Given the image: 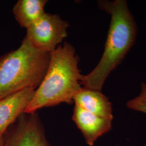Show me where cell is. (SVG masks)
<instances>
[{
	"label": "cell",
	"instance_id": "cell-1",
	"mask_svg": "<svg viewBox=\"0 0 146 146\" xmlns=\"http://www.w3.org/2000/svg\"><path fill=\"white\" fill-rule=\"evenodd\" d=\"M99 7L110 16L104 52L99 62L88 74L83 75L84 88L101 91L110 74L123 60L135 41L137 27L125 0L100 1Z\"/></svg>",
	"mask_w": 146,
	"mask_h": 146
},
{
	"label": "cell",
	"instance_id": "cell-2",
	"mask_svg": "<svg viewBox=\"0 0 146 146\" xmlns=\"http://www.w3.org/2000/svg\"><path fill=\"white\" fill-rule=\"evenodd\" d=\"M78 62L74 47L67 42L50 52L46 74L24 113L33 114L42 108L73 102L82 88L83 75Z\"/></svg>",
	"mask_w": 146,
	"mask_h": 146
},
{
	"label": "cell",
	"instance_id": "cell-3",
	"mask_svg": "<svg viewBox=\"0 0 146 146\" xmlns=\"http://www.w3.org/2000/svg\"><path fill=\"white\" fill-rule=\"evenodd\" d=\"M49 61V53L37 50L25 37L17 49L0 58V100L26 89H36Z\"/></svg>",
	"mask_w": 146,
	"mask_h": 146
},
{
	"label": "cell",
	"instance_id": "cell-4",
	"mask_svg": "<svg viewBox=\"0 0 146 146\" xmlns=\"http://www.w3.org/2000/svg\"><path fill=\"white\" fill-rule=\"evenodd\" d=\"M68 27L60 16L46 13L27 28L25 37L37 50L50 54L67 36Z\"/></svg>",
	"mask_w": 146,
	"mask_h": 146
},
{
	"label": "cell",
	"instance_id": "cell-5",
	"mask_svg": "<svg viewBox=\"0 0 146 146\" xmlns=\"http://www.w3.org/2000/svg\"><path fill=\"white\" fill-rule=\"evenodd\" d=\"M3 142V146H49L37 113L20 115Z\"/></svg>",
	"mask_w": 146,
	"mask_h": 146
},
{
	"label": "cell",
	"instance_id": "cell-6",
	"mask_svg": "<svg viewBox=\"0 0 146 146\" xmlns=\"http://www.w3.org/2000/svg\"><path fill=\"white\" fill-rule=\"evenodd\" d=\"M36 89H26L0 100V140L11 125L24 113Z\"/></svg>",
	"mask_w": 146,
	"mask_h": 146
},
{
	"label": "cell",
	"instance_id": "cell-7",
	"mask_svg": "<svg viewBox=\"0 0 146 146\" xmlns=\"http://www.w3.org/2000/svg\"><path fill=\"white\" fill-rule=\"evenodd\" d=\"M73 120L89 146H94L100 137L110 131L112 128V120L95 115L76 105L74 108Z\"/></svg>",
	"mask_w": 146,
	"mask_h": 146
},
{
	"label": "cell",
	"instance_id": "cell-8",
	"mask_svg": "<svg viewBox=\"0 0 146 146\" xmlns=\"http://www.w3.org/2000/svg\"><path fill=\"white\" fill-rule=\"evenodd\" d=\"M73 102L76 106L108 120H113L112 104L101 91L82 87Z\"/></svg>",
	"mask_w": 146,
	"mask_h": 146
},
{
	"label": "cell",
	"instance_id": "cell-9",
	"mask_svg": "<svg viewBox=\"0 0 146 146\" xmlns=\"http://www.w3.org/2000/svg\"><path fill=\"white\" fill-rule=\"evenodd\" d=\"M46 0H19L13 9L16 20L25 28L31 26L46 13L44 7Z\"/></svg>",
	"mask_w": 146,
	"mask_h": 146
},
{
	"label": "cell",
	"instance_id": "cell-10",
	"mask_svg": "<svg viewBox=\"0 0 146 146\" xmlns=\"http://www.w3.org/2000/svg\"><path fill=\"white\" fill-rule=\"evenodd\" d=\"M127 107L131 110L146 114V84H141L140 93L127 102Z\"/></svg>",
	"mask_w": 146,
	"mask_h": 146
},
{
	"label": "cell",
	"instance_id": "cell-11",
	"mask_svg": "<svg viewBox=\"0 0 146 146\" xmlns=\"http://www.w3.org/2000/svg\"><path fill=\"white\" fill-rule=\"evenodd\" d=\"M0 146H3V139L0 140Z\"/></svg>",
	"mask_w": 146,
	"mask_h": 146
}]
</instances>
